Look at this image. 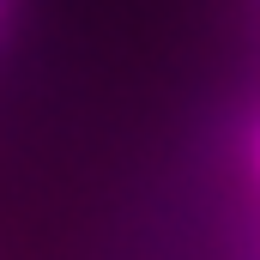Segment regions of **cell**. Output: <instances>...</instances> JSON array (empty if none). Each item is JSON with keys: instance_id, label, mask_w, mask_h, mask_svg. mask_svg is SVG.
Listing matches in <instances>:
<instances>
[{"instance_id": "6da1fadb", "label": "cell", "mask_w": 260, "mask_h": 260, "mask_svg": "<svg viewBox=\"0 0 260 260\" xmlns=\"http://www.w3.org/2000/svg\"><path fill=\"white\" fill-rule=\"evenodd\" d=\"M248 157H254V176H260V121H254V139H248Z\"/></svg>"}, {"instance_id": "7a4b0ae2", "label": "cell", "mask_w": 260, "mask_h": 260, "mask_svg": "<svg viewBox=\"0 0 260 260\" xmlns=\"http://www.w3.org/2000/svg\"><path fill=\"white\" fill-rule=\"evenodd\" d=\"M6 18H12V0H0V30H6Z\"/></svg>"}]
</instances>
